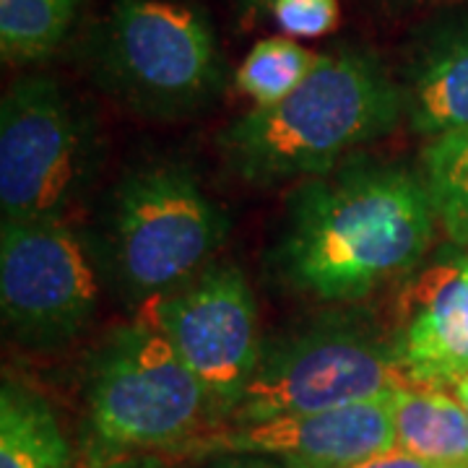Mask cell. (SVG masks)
Returning <instances> with one entry per match:
<instances>
[{
    "label": "cell",
    "mask_w": 468,
    "mask_h": 468,
    "mask_svg": "<svg viewBox=\"0 0 468 468\" xmlns=\"http://www.w3.org/2000/svg\"><path fill=\"white\" fill-rule=\"evenodd\" d=\"M435 227L424 177L354 154L294 187L271 250V271L302 297L362 300L411 273L430 250Z\"/></svg>",
    "instance_id": "1"
},
{
    "label": "cell",
    "mask_w": 468,
    "mask_h": 468,
    "mask_svg": "<svg viewBox=\"0 0 468 468\" xmlns=\"http://www.w3.org/2000/svg\"><path fill=\"white\" fill-rule=\"evenodd\" d=\"M403 117V89L365 50L320 52L286 100L252 107L217 144L234 175L252 185L310 180L388 135Z\"/></svg>",
    "instance_id": "2"
},
{
    "label": "cell",
    "mask_w": 468,
    "mask_h": 468,
    "mask_svg": "<svg viewBox=\"0 0 468 468\" xmlns=\"http://www.w3.org/2000/svg\"><path fill=\"white\" fill-rule=\"evenodd\" d=\"M86 466L185 452L224 427L206 385L149 320L117 325L86 369Z\"/></svg>",
    "instance_id": "3"
},
{
    "label": "cell",
    "mask_w": 468,
    "mask_h": 468,
    "mask_svg": "<svg viewBox=\"0 0 468 468\" xmlns=\"http://www.w3.org/2000/svg\"><path fill=\"white\" fill-rule=\"evenodd\" d=\"M229 224L190 169L149 165L107 196L94 250L104 284L135 307L167 297L214 263Z\"/></svg>",
    "instance_id": "4"
},
{
    "label": "cell",
    "mask_w": 468,
    "mask_h": 468,
    "mask_svg": "<svg viewBox=\"0 0 468 468\" xmlns=\"http://www.w3.org/2000/svg\"><path fill=\"white\" fill-rule=\"evenodd\" d=\"M86 66L112 100L159 120L201 112L227 81L208 18L175 0H112L86 39Z\"/></svg>",
    "instance_id": "5"
},
{
    "label": "cell",
    "mask_w": 468,
    "mask_h": 468,
    "mask_svg": "<svg viewBox=\"0 0 468 468\" xmlns=\"http://www.w3.org/2000/svg\"><path fill=\"white\" fill-rule=\"evenodd\" d=\"M406 385L393 338L365 320L325 315L263 341L227 427L383 401Z\"/></svg>",
    "instance_id": "6"
},
{
    "label": "cell",
    "mask_w": 468,
    "mask_h": 468,
    "mask_svg": "<svg viewBox=\"0 0 468 468\" xmlns=\"http://www.w3.org/2000/svg\"><path fill=\"white\" fill-rule=\"evenodd\" d=\"M101 165L84 107L50 76L18 79L0 104L3 221H66Z\"/></svg>",
    "instance_id": "7"
},
{
    "label": "cell",
    "mask_w": 468,
    "mask_h": 468,
    "mask_svg": "<svg viewBox=\"0 0 468 468\" xmlns=\"http://www.w3.org/2000/svg\"><path fill=\"white\" fill-rule=\"evenodd\" d=\"M101 273L94 242L66 221H3L0 310L14 341L60 349L97 315Z\"/></svg>",
    "instance_id": "8"
},
{
    "label": "cell",
    "mask_w": 468,
    "mask_h": 468,
    "mask_svg": "<svg viewBox=\"0 0 468 468\" xmlns=\"http://www.w3.org/2000/svg\"><path fill=\"white\" fill-rule=\"evenodd\" d=\"M141 315L206 385L227 427L263 349L245 273L232 263H211L177 292L141 307Z\"/></svg>",
    "instance_id": "9"
},
{
    "label": "cell",
    "mask_w": 468,
    "mask_h": 468,
    "mask_svg": "<svg viewBox=\"0 0 468 468\" xmlns=\"http://www.w3.org/2000/svg\"><path fill=\"white\" fill-rule=\"evenodd\" d=\"M396 448L390 399L318 414L232 424L198 442L190 455H261L292 468H349Z\"/></svg>",
    "instance_id": "10"
},
{
    "label": "cell",
    "mask_w": 468,
    "mask_h": 468,
    "mask_svg": "<svg viewBox=\"0 0 468 468\" xmlns=\"http://www.w3.org/2000/svg\"><path fill=\"white\" fill-rule=\"evenodd\" d=\"M411 385L452 388L468 372V255L427 268L409 286L393 335Z\"/></svg>",
    "instance_id": "11"
},
{
    "label": "cell",
    "mask_w": 468,
    "mask_h": 468,
    "mask_svg": "<svg viewBox=\"0 0 468 468\" xmlns=\"http://www.w3.org/2000/svg\"><path fill=\"white\" fill-rule=\"evenodd\" d=\"M403 115L419 135L468 128V24L435 37L409 70Z\"/></svg>",
    "instance_id": "12"
},
{
    "label": "cell",
    "mask_w": 468,
    "mask_h": 468,
    "mask_svg": "<svg viewBox=\"0 0 468 468\" xmlns=\"http://www.w3.org/2000/svg\"><path fill=\"white\" fill-rule=\"evenodd\" d=\"M396 448L442 468H468V411L452 390L406 385L390 396Z\"/></svg>",
    "instance_id": "13"
},
{
    "label": "cell",
    "mask_w": 468,
    "mask_h": 468,
    "mask_svg": "<svg viewBox=\"0 0 468 468\" xmlns=\"http://www.w3.org/2000/svg\"><path fill=\"white\" fill-rule=\"evenodd\" d=\"M70 445L45 396L16 380L0 388V468H70Z\"/></svg>",
    "instance_id": "14"
},
{
    "label": "cell",
    "mask_w": 468,
    "mask_h": 468,
    "mask_svg": "<svg viewBox=\"0 0 468 468\" xmlns=\"http://www.w3.org/2000/svg\"><path fill=\"white\" fill-rule=\"evenodd\" d=\"M84 0H0V52L27 66L50 58L73 32Z\"/></svg>",
    "instance_id": "15"
},
{
    "label": "cell",
    "mask_w": 468,
    "mask_h": 468,
    "mask_svg": "<svg viewBox=\"0 0 468 468\" xmlns=\"http://www.w3.org/2000/svg\"><path fill=\"white\" fill-rule=\"evenodd\" d=\"M421 162L437 224L455 245L468 248V128L432 138Z\"/></svg>",
    "instance_id": "16"
},
{
    "label": "cell",
    "mask_w": 468,
    "mask_h": 468,
    "mask_svg": "<svg viewBox=\"0 0 468 468\" xmlns=\"http://www.w3.org/2000/svg\"><path fill=\"white\" fill-rule=\"evenodd\" d=\"M318 55L304 50L289 37L261 39L237 70V86L255 107H271L286 100L307 79Z\"/></svg>",
    "instance_id": "17"
},
{
    "label": "cell",
    "mask_w": 468,
    "mask_h": 468,
    "mask_svg": "<svg viewBox=\"0 0 468 468\" xmlns=\"http://www.w3.org/2000/svg\"><path fill=\"white\" fill-rule=\"evenodd\" d=\"M271 14L289 37L318 39L338 27L341 8L338 0H273Z\"/></svg>",
    "instance_id": "18"
},
{
    "label": "cell",
    "mask_w": 468,
    "mask_h": 468,
    "mask_svg": "<svg viewBox=\"0 0 468 468\" xmlns=\"http://www.w3.org/2000/svg\"><path fill=\"white\" fill-rule=\"evenodd\" d=\"M349 468H442L435 466V463H430V461H421L417 455H411V452L401 451V448H390V451L383 452H375V455H369L365 461H359V463H354Z\"/></svg>",
    "instance_id": "19"
},
{
    "label": "cell",
    "mask_w": 468,
    "mask_h": 468,
    "mask_svg": "<svg viewBox=\"0 0 468 468\" xmlns=\"http://www.w3.org/2000/svg\"><path fill=\"white\" fill-rule=\"evenodd\" d=\"M214 468H292L282 463V461H273V458H261V455H239V458H229L224 463H218Z\"/></svg>",
    "instance_id": "20"
},
{
    "label": "cell",
    "mask_w": 468,
    "mask_h": 468,
    "mask_svg": "<svg viewBox=\"0 0 468 468\" xmlns=\"http://www.w3.org/2000/svg\"><path fill=\"white\" fill-rule=\"evenodd\" d=\"M91 468H165L156 458L151 455H128V458H117V461H110V463H101V466Z\"/></svg>",
    "instance_id": "21"
},
{
    "label": "cell",
    "mask_w": 468,
    "mask_h": 468,
    "mask_svg": "<svg viewBox=\"0 0 468 468\" xmlns=\"http://www.w3.org/2000/svg\"><path fill=\"white\" fill-rule=\"evenodd\" d=\"M451 390L455 393V399L463 403V409L468 411V372L463 375V378H461V380H458V383L452 385Z\"/></svg>",
    "instance_id": "22"
},
{
    "label": "cell",
    "mask_w": 468,
    "mask_h": 468,
    "mask_svg": "<svg viewBox=\"0 0 468 468\" xmlns=\"http://www.w3.org/2000/svg\"><path fill=\"white\" fill-rule=\"evenodd\" d=\"M271 3H273V0H245V8H248V11H271Z\"/></svg>",
    "instance_id": "23"
},
{
    "label": "cell",
    "mask_w": 468,
    "mask_h": 468,
    "mask_svg": "<svg viewBox=\"0 0 468 468\" xmlns=\"http://www.w3.org/2000/svg\"><path fill=\"white\" fill-rule=\"evenodd\" d=\"M385 3H399V0H385Z\"/></svg>",
    "instance_id": "24"
}]
</instances>
